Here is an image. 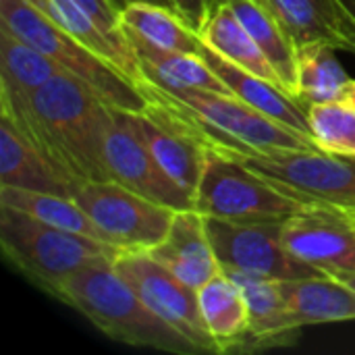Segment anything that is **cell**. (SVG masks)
<instances>
[{"label":"cell","instance_id":"obj_24","mask_svg":"<svg viewBox=\"0 0 355 355\" xmlns=\"http://www.w3.org/2000/svg\"><path fill=\"white\" fill-rule=\"evenodd\" d=\"M329 44H306L297 48L295 67V98L308 110L310 104L343 100L349 75L335 56Z\"/></svg>","mask_w":355,"mask_h":355},{"label":"cell","instance_id":"obj_13","mask_svg":"<svg viewBox=\"0 0 355 355\" xmlns=\"http://www.w3.org/2000/svg\"><path fill=\"white\" fill-rule=\"evenodd\" d=\"M83 181L35 146L8 116L0 114V187L75 198Z\"/></svg>","mask_w":355,"mask_h":355},{"label":"cell","instance_id":"obj_22","mask_svg":"<svg viewBox=\"0 0 355 355\" xmlns=\"http://www.w3.org/2000/svg\"><path fill=\"white\" fill-rule=\"evenodd\" d=\"M200 35L206 46L216 50L220 56H225L233 64L283 87L275 67L268 62L260 46L254 42V37L250 35V31L243 27V23L239 21V17L229 4H223L214 12H210Z\"/></svg>","mask_w":355,"mask_h":355},{"label":"cell","instance_id":"obj_10","mask_svg":"<svg viewBox=\"0 0 355 355\" xmlns=\"http://www.w3.org/2000/svg\"><path fill=\"white\" fill-rule=\"evenodd\" d=\"M281 227L283 223L239 225L218 218H206L208 237L220 270L245 272L277 281L327 275L295 258L283 245Z\"/></svg>","mask_w":355,"mask_h":355},{"label":"cell","instance_id":"obj_17","mask_svg":"<svg viewBox=\"0 0 355 355\" xmlns=\"http://www.w3.org/2000/svg\"><path fill=\"white\" fill-rule=\"evenodd\" d=\"M64 73L50 56L0 29V114L23 112L37 89Z\"/></svg>","mask_w":355,"mask_h":355},{"label":"cell","instance_id":"obj_34","mask_svg":"<svg viewBox=\"0 0 355 355\" xmlns=\"http://www.w3.org/2000/svg\"><path fill=\"white\" fill-rule=\"evenodd\" d=\"M258 2H262V4H266V0H258ZM223 4H227V0H206V6H208V17H210V12H214L218 6H223Z\"/></svg>","mask_w":355,"mask_h":355},{"label":"cell","instance_id":"obj_3","mask_svg":"<svg viewBox=\"0 0 355 355\" xmlns=\"http://www.w3.org/2000/svg\"><path fill=\"white\" fill-rule=\"evenodd\" d=\"M0 29L50 56L64 73L94 89L108 106L129 112H141L148 106V98L133 77L89 50L29 2L0 0Z\"/></svg>","mask_w":355,"mask_h":355},{"label":"cell","instance_id":"obj_33","mask_svg":"<svg viewBox=\"0 0 355 355\" xmlns=\"http://www.w3.org/2000/svg\"><path fill=\"white\" fill-rule=\"evenodd\" d=\"M352 108H355V79L349 81V85H347V92H345V98H343Z\"/></svg>","mask_w":355,"mask_h":355},{"label":"cell","instance_id":"obj_36","mask_svg":"<svg viewBox=\"0 0 355 355\" xmlns=\"http://www.w3.org/2000/svg\"><path fill=\"white\" fill-rule=\"evenodd\" d=\"M347 210V214L352 216V220H354V225H355V208H345Z\"/></svg>","mask_w":355,"mask_h":355},{"label":"cell","instance_id":"obj_2","mask_svg":"<svg viewBox=\"0 0 355 355\" xmlns=\"http://www.w3.org/2000/svg\"><path fill=\"white\" fill-rule=\"evenodd\" d=\"M114 341L168 354H202L183 333L158 318L112 262H98L71 275L54 293Z\"/></svg>","mask_w":355,"mask_h":355},{"label":"cell","instance_id":"obj_23","mask_svg":"<svg viewBox=\"0 0 355 355\" xmlns=\"http://www.w3.org/2000/svg\"><path fill=\"white\" fill-rule=\"evenodd\" d=\"M227 4L235 10L243 27L250 31L254 42L268 58V62L275 67L285 92L295 98L297 48L287 35V31L283 29V25L277 21L270 8L258 0H227Z\"/></svg>","mask_w":355,"mask_h":355},{"label":"cell","instance_id":"obj_12","mask_svg":"<svg viewBox=\"0 0 355 355\" xmlns=\"http://www.w3.org/2000/svg\"><path fill=\"white\" fill-rule=\"evenodd\" d=\"M281 239L295 258L327 275L355 270V225L345 208L308 204L283 223Z\"/></svg>","mask_w":355,"mask_h":355},{"label":"cell","instance_id":"obj_21","mask_svg":"<svg viewBox=\"0 0 355 355\" xmlns=\"http://www.w3.org/2000/svg\"><path fill=\"white\" fill-rule=\"evenodd\" d=\"M200 312L220 354L241 349L250 331V312L241 287L218 270L204 287L198 289Z\"/></svg>","mask_w":355,"mask_h":355},{"label":"cell","instance_id":"obj_8","mask_svg":"<svg viewBox=\"0 0 355 355\" xmlns=\"http://www.w3.org/2000/svg\"><path fill=\"white\" fill-rule=\"evenodd\" d=\"M75 200L119 250L150 252L166 237L177 212L116 181L83 183Z\"/></svg>","mask_w":355,"mask_h":355},{"label":"cell","instance_id":"obj_28","mask_svg":"<svg viewBox=\"0 0 355 355\" xmlns=\"http://www.w3.org/2000/svg\"><path fill=\"white\" fill-rule=\"evenodd\" d=\"M85 12H89L96 23L116 42L129 44L127 37L121 31V21H119V10L110 4V0H75Z\"/></svg>","mask_w":355,"mask_h":355},{"label":"cell","instance_id":"obj_15","mask_svg":"<svg viewBox=\"0 0 355 355\" xmlns=\"http://www.w3.org/2000/svg\"><path fill=\"white\" fill-rule=\"evenodd\" d=\"M295 48L329 44L355 54V19L341 0H266Z\"/></svg>","mask_w":355,"mask_h":355},{"label":"cell","instance_id":"obj_29","mask_svg":"<svg viewBox=\"0 0 355 355\" xmlns=\"http://www.w3.org/2000/svg\"><path fill=\"white\" fill-rule=\"evenodd\" d=\"M171 2H173V8L185 19L187 25H191L196 31H202L208 19L206 0H171Z\"/></svg>","mask_w":355,"mask_h":355},{"label":"cell","instance_id":"obj_25","mask_svg":"<svg viewBox=\"0 0 355 355\" xmlns=\"http://www.w3.org/2000/svg\"><path fill=\"white\" fill-rule=\"evenodd\" d=\"M123 27L146 40L148 44L164 50L196 52L202 46V35L185 19L168 6L154 2H131L119 12Z\"/></svg>","mask_w":355,"mask_h":355},{"label":"cell","instance_id":"obj_31","mask_svg":"<svg viewBox=\"0 0 355 355\" xmlns=\"http://www.w3.org/2000/svg\"><path fill=\"white\" fill-rule=\"evenodd\" d=\"M29 2L31 6H35L40 12H44L46 17H52V6H50V0H25Z\"/></svg>","mask_w":355,"mask_h":355},{"label":"cell","instance_id":"obj_1","mask_svg":"<svg viewBox=\"0 0 355 355\" xmlns=\"http://www.w3.org/2000/svg\"><path fill=\"white\" fill-rule=\"evenodd\" d=\"M8 119L79 181H112L106 162L112 106L77 77L54 75L23 112Z\"/></svg>","mask_w":355,"mask_h":355},{"label":"cell","instance_id":"obj_18","mask_svg":"<svg viewBox=\"0 0 355 355\" xmlns=\"http://www.w3.org/2000/svg\"><path fill=\"white\" fill-rule=\"evenodd\" d=\"M295 329L355 320V291L333 275L279 281Z\"/></svg>","mask_w":355,"mask_h":355},{"label":"cell","instance_id":"obj_27","mask_svg":"<svg viewBox=\"0 0 355 355\" xmlns=\"http://www.w3.org/2000/svg\"><path fill=\"white\" fill-rule=\"evenodd\" d=\"M308 121L312 139L322 152L355 156V108L345 100L310 104Z\"/></svg>","mask_w":355,"mask_h":355},{"label":"cell","instance_id":"obj_9","mask_svg":"<svg viewBox=\"0 0 355 355\" xmlns=\"http://www.w3.org/2000/svg\"><path fill=\"white\" fill-rule=\"evenodd\" d=\"M112 264L158 318L183 333L202 349V354H220L204 324L198 291L193 287L177 279L148 252L121 250Z\"/></svg>","mask_w":355,"mask_h":355},{"label":"cell","instance_id":"obj_6","mask_svg":"<svg viewBox=\"0 0 355 355\" xmlns=\"http://www.w3.org/2000/svg\"><path fill=\"white\" fill-rule=\"evenodd\" d=\"M158 85V83H156ZM168 96L187 104L225 146L227 154H275L291 150H314V139L283 127L233 94L158 85Z\"/></svg>","mask_w":355,"mask_h":355},{"label":"cell","instance_id":"obj_11","mask_svg":"<svg viewBox=\"0 0 355 355\" xmlns=\"http://www.w3.org/2000/svg\"><path fill=\"white\" fill-rule=\"evenodd\" d=\"M106 162L112 181L127 189L173 210L193 208V196L160 166L137 129L135 114L129 110L112 108V123L106 135Z\"/></svg>","mask_w":355,"mask_h":355},{"label":"cell","instance_id":"obj_20","mask_svg":"<svg viewBox=\"0 0 355 355\" xmlns=\"http://www.w3.org/2000/svg\"><path fill=\"white\" fill-rule=\"evenodd\" d=\"M121 31L139 60V79L144 77L158 85L196 87V89L231 94L229 87L220 81V77L208 67V62L200 54L156 48L123 25Z\"/></svg>","mask_w":355,"mask_h":355},{"label":"cell","instance_id":"obj_7","mask_svg":"<svg viewBox=\"0 0 355 355\" xmlns=\"http://www.w3.org/2000/svg\"><path fill=\"white\" fill-rule=\"evenodd\" d=\"M250 171L304 204L355 208V156L320 148L275 154H241Z\"/></svg>","mask_w":355,"mask_h":355},{"label":"cell","instance_id":"obj_4","mask_svg":"<svg viewBox=\"0 0 355 355\" xmlns=\"http://www.w3.org/2000/svg\"><path fill=\"white\" fill-rule=\"evenodd\" d=\"M0 245L10 264L52 297L71 275L98 262H114L121 252L110 243L62 231L4 204H0Z\"/></svg>","mask_w":355,"mask_h":355},{"label":"cell","instance_id":"obj_5","mask_svg":"<svg viewBox=\"0 0 355 355\" xmlns=\"http://www.w3.org/2000/svg\"><path fill=\"white\" fill-rule=\"evenodd\" d=\"M304 206L308 204L287 196L250 171L239 158L223 152H208L193 193V210L206 218L239 225L285 223Z\"/></svg>","mask_w":355,"mask_h":355},{"label":"cell","instance_id":"obj_16","mask_svg":"<svg viewBox=\"0 0 355 355\" xmlns=\"http://www.w3.org/2000/svg\"><path fill=\"white\" fill-rule=\"evenodd\" d=\"M198 54L220 77V81L229 87V92L233 96L248 102L250 106H254L262 114L270 116L272 121L281 123L283 127H287L291 131H297V133L312 139L308 110L291 94H287L281 85H277V83H272V81H268V79H264L260 75H254V73L233 64L231 60L220 56L216 50H212L204 42H202Z\"/></svg>","mask_w":355,"mask_h":355},{"label":"cell","instance_id":"obj_35","mask_svg":"<svg viewBox=\"0 0 355 355\" xmlns=\"http://www.w3.org/2000/svg\"><path fill=\"white\" fill-rule=\"evenodd\" d=\"M341 2H343V6L349 10V15L355 19V0H341Z\"/></svg>","mask_w":355,"mask_h":355},{"label":"cell","instance_id":"obj_30","mask_svg":"<svg viewBox=\"0 0 355 355\" xmlns=\"http://www.w3.org/2000/svg\"><path fill=\"white\" fill-rule=\"evenodd\" d=\"M131 2H154V4H160V6H168V8H173V2L171 0H110V4L121 12L125 6H129Z\"/></svg>","mask_w":355,"mask_h":355},{"label":"cell","instance_id":"obj_32","mask_svg":"<svg viewBox=\"0 0 355 355\" xmlns=\"http://www.w3.org/2000/svg\"><path fill=\"white\" fill-rule=\"evenodd\" d=\"M333 277H337L339 281H343L345 285H349L355 291V270H345V272H333Z\"/></svg>","mask_w":355,"mask_h":355},{"label":"cell","instance_id":"obj_14","mask_svg":"<svg viewBox=\"0 0 355 355\" xmlns=\"http://www.w3.org/2000/svg\"><path fill=\"white\" fill-rule=\"evenodd\" d=\"M148 254L196 291L220 270L208 237L206 216L193 208L177 210L166 237Z\"/></svg>","mask_w":355,"mask_h":355},{"label":"cell","instance_id":"obj_19","mask_svg":"<svg viewBox=\"0 0 355 355\" xmlns=\"http://www.w3.org/2000/svg\"><path fill=\"white\" fill-rule=\"evenodd\" d=\"M223 272L241 287L250 312V331L241 349H264L291 343L300 329H295L289 318L279 281L245 272Z\"/></svg>","mask_w":355,"mask_h":355},{"label":"cell","instance_id":"obj_26","mask_svg":"<svg viewBox=\"0 0 355 355\" xmlns=\"http://www.w3.org/2000/svg\"><path fill=\"white\" fill-rule=\"evenodd\" d=\"M0 204L17 208L25 214H29L42 223H48L52 227H58L62 231H71V233L85 235V237L108 243L104 233L87 216V212L77 204L75 198L27 191V189H17V187H0Z\"/></svg>","mask_w":355,"mask_h":355}]
</instances>
